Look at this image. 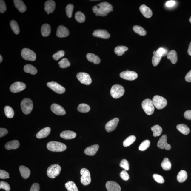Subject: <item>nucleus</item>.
Here are the masks:
<instances>
[{
  "label": "nucleus",
  "instance_id": "obj_8",
  "mask_svg": "<svg viewBox=\"0 0 191 191\" xmlns=\"http://www.w3.org/2000/svg\"><path fill=\"white\" fill-rule=\"evenodd\" d=\"M81 182L84 186H87L91 182L90 173L88 170L83 168L81 170Z\"/></svg>",
  "mask_w": 191,
  "mask_h": 191
},
{
  "label": "nucleus",
  "instance_id": "obj_14",
  "mask_svg": "<svg viewBox=\"0 0 191 191\" xmlns=\"http://www.w3.org/2000/svg\"><path fill=\"white\" fill-rule=\"evenodd\" d=\"M167 135H162L157 143V146L158 148L161 149H165L167 150H171V145L168 144L167 142Z\"/></svg>",
  "mask_w": 191,
  "mask_h": 191
},
{
  "label": "nucleus",
  "instance_id": "obj_58",
  "mask_svg": "<svg viewBox=\"0 0 191 191\" xmlns=\"http://www.w3.org/2000/svg\"><path fill=\"white\" fill-rule=\"evenodd\" d=\"M184 117L187 120H191V110H188L185 112Z\"/></svg>",
  "mask_w": 191,
  "mask_h": 191
},
{
  "label": "nucleus",
  "instance_id": "obj_62",
  "mask_svg": "<svg viewBox=\"0 0 191 191\" xmlns=\"http://www.w3.org/2000/svg\"><path fill=\"white\" fill-rule=\"evenodd\" d=\"M3 61V58L1 55H0V63H1Z\"/></svg>",
  "mask_w": 191,
  "mask_h": 191
},
{
  "label": "nucleus",
  "instance_id": "obj_25",
  "mask_svg": "<svg viewBox=\"0 0 191 191\" xmlns=\"http://www.w3.org/2000/svg\"><path fill=\"white\" fill-rule=\"evenodd\" d=\"M14 3L15 7L21 13H24L26 10V7L23 1L20 0H14Z\"/></svg>",
  "mask_w": 191,
  "mask_h": 191
},
{
  "label": "nucleus",
  "instance_id": "obj_5",
  "mask_svg": "<svg viewBox=\"0 0 191 191\" xmlns=\"http://www.w3.org/2000/svg\"><path fill=\"white\" fill-rule=\"evenodd\" d=\"M61 168L60 165L57 164H55L50 166L48 168L47 174L48 177L51 178H55L60 174Z\"/></svg>",
  "mask_w": 191,
  "mask_h": 191
},
{
  "label": "nucleus",
  "instance_id": "obj_49",
  "mask_svg": "<svg viewBox=\"0 0 191 191\" xmlns=\"http://www.w3.org/2000/svg\"><path fill=\"white\" fill-rule=\"evenodd\" d=\"M120 166L126 171H128L129 170V164L128 161L127 160L125 159L122 160L120 164Z\"/></svg>",
  "mask_w": 191,
  "mask_h": 191
},
{
  "label": "nucleus",
  "instance_id": "obj_52",
  "mask_svg": "<svg viewBox=\"0 0 191 191\" xmlns=\"http://www.w3.org/2000/svg\"><path fill=\"white\" fill-rule=\"evenodd\" d=\"M120 176L123 180L127 181L129 179V175L126 170L122 171L120 174Z\"/></svg>",
  "mask_w": 191,
  "mask_h": 191
},
{
  "label": "nucleus",
  "instance_id": "obj_35",
  "mask_svg": "<svg viewBox=\"0 0 191 191\" xmlns=\"http://www.w3.org/2000/svg\"><path fill=\"white\" fill-rule=\"evenodd\" d=\"M162 169L165 171H169L171 168V164L169 159L167 158H164L161 164Z\"/></svg>",
  "mask_w": 191,
  "mask_h": 191
},
{
  "label": "nucleus",
  "instance_id": "obj_38",
  "mask_svg": "<svg viewBox=\"0 0 191 191\" xmlns=\"http://www.w3.org/2000/svg\"><path fill=\"white\" fill-rule=\"evenodd\" d=\"M153 53V56L152 57V64L154 66H156L159 64L160 60H161L162 57L158 55L155 51H154Z\"/></svg>",
  "mask_w": 191,
  "mask_h": 191
},
{
  "label": "nucleus",
  "instance_id": "obj_43",
  "mask_svg": "<svg viewBox=\"0 0 191 191\" xmlns=\"http://www.w3.org/2000/svg\"><path fill=\"white\" fill-rule=\"evenodd\" d=\"M76 20L78 22L83 23L85 20V16L84 14L81 11H78L76 12L75 15Z\"/></svg>",
  "mask_w": 191,
  "mask_h": 191
},
{
  "label": "nucleus",
  "instance_id": "obj_40",
  "mask_svg": "<svg viewBox=\"0 0 191 191\" xmlns=\"http://www.w3.org/2000/svg\"><path fill=\"white\" fill-rule=\"evenodd\" d=\"M135 140H136V137L135 135H130L124 141L123 146L125 147L129 146L134 142Z\"/></svg>",
  "mask_w": 191,
  "mask_h": 191
},
{
  "label": "nucleus",
  "instance_id": "obj_57",
  "mask_svg": "<svg viewBox=\"0 0 191 191\" xmlns=\"http://www.w3.org/2000/svg\"><path fill=\"white\" fill-rule=\"evenodd\" d=\"M8 133V131L7 129L1 128L0 129V137L1 138L2 137L4 136Z\"/></svg>",
  "mask_w": 191,
  "mask_h": 191
},
{
  "label": "nucleus",
  "instance_id": "obj_1",
  "mask_svg": "<svg viewBox=\"0 0 191 191\" xmlns=\"http://www.w3.org/2000/svg\"><path fill=\"white\" fill-rule=\"evenodd\" d=\"M113 11L112 6L107 2H104L95 6L93 11L96 16L104 17Z\"/></svg>",
  "mask_w": 191,
  "mask_h": 191
},
{
  "label": "nucleus",
  "instance_id": "obj_37",
  "mask_svg": "<svg viewBox=\"0 0 191 191\" xmlns=\"http://www.w3.org/2000/svg\"><path fill=\"white\" fill-rule=\"evenodd\" d=\"M152 131L153 132V135L154 137L159 136L162 133V128L158 125L154 126L151 128Z\"/></svg>",
  "mask_w": 191,
  "mask_h": 191
},
{
  "label": "nucleus",
  "instance_id": "obj_18",
  "mask_svg": "<svg viewBox=\"0 0 191 191\" xmlns=\"http://www.w3.org/2000/svg\"><path fill=\"white\" fill-rule=\"evenodd\" d=\"M106 188L108 191H121L119 184L113 181H109L106 183Z\"/></svg>",
  "mask_w": 191,
  "mask_h": 191
},
{
  "label": "nucleus",
  "instance_id": "obj_23",
  "mask_svg": "<svg viewBox=\"0 0 191 191\" xmlns=\"http://www.w3.org/2000/svg\"><path fill=\"white\" fill-rule=\"evenodd\" d=\"M76 134L71 131H64L61 133L60 136L65 139H71L75 138Z\"/></svg>",
  "mask_w": 191,
  "mask_h": 191
},
{
  "label": "nucleus",
  "instance_id": "obj_53",
  "mask_svg": "<svg viewBox=\"0 0 191 191\" xmlns=\"http://www.w3.org/2000/svg\"><path fill=\"white\" fill-rule=\"evenodd\" d=\"M9 178V173L3 170H0V178L5 179Z\"/></svg>",
  "mask_w": 191,
  "mask_h": 191
},
{
  "label": "nucleus",
  "instance_id": "obj_31",
  "mask_svg": "<svg viewBox=\"0 0 191 191\" xmlns=\"http://www.w3.org/2000/svg\"><path fill=\"white\" fill-rule=\"evenodd\" d=\"M177 129L183 134L188 135L190 132V129L188 126L184 124H180L177 125Z\"/></svg>",
  "mask_w": 191,
  "mask_h": 191
},
{
  "label": "nucleus",
  "instance_id": "obj_51",
  "mask_svg": "<svg viewBox=\"0 0 191 191\" xmlns=\"http://www.w3.org/2000/svg\"><path fill=\"white\" fill-rule=\"evenodd\" d=\"M0 188L3 189L6 191H9L11 189L8 183L4 181H1L0 182Z\"/></svg>",
  "mask_w": 191,
  "mask_h": 191
},
{
  "label": "nucleus",
  "instance_id": "obj_29",
  "mask_svg": "<svg viewBox=\"0 0 191 191\" xmlns=\"http://www.w3.org/2000/svg\"><path fill=\"white\" fill-rule=\"evenodd\" d=\"M167 58L170 60L172 64H176L178 60L177 55L176 51L174 50H172L167 53Z\"/></svg>",
  "mask_w": 191,
  "mask_h": 191
},
{
  "label": "nucleus",
  "instance_id": "obj_48",
  "mask_svg": "<svg viewBox=\"0 0 191 191\" xmlns=\"http://www.w3.org/2000/svg\"><path fill=\"white\" fill-rule=\"evenodd\" d=\"M64 51L63 50H60L58 51L56 53L53 54V57L55 60L57 61L59 60L60 58L64 57Z\"/></svg>",
  "mask_w": 191,
  "mask_h": 191
},
{
  "label": "nucleus",
  "instance_id": "obj_16",
  "mask_svg": "<svg viewBox=\"0 0 191 191\" xmlns=\"http://www.w3.org/2000/svg\"><path fill=\"white\" fill-rule=\"evenodd\" d=\"M51 110L55 114L58 115H64L66 113L65 110L60 105L56 104L51 105Z\"/></svg>",
  "mask_w": 191,
  "mask_h": 191
},
{
  "label": "nucleus",
  "instance_id": "obj_56",
  "mask_svg": "<svg viewBox=\"0 0 191 191\" xmlns=\"http://www.w3.org/2000/svg\"><path fill=\"white\" fill-rule=\"evenodd\" d=\"M39 190L40 186L39 184L37 183H34L32 185L30 191H39Z\"/></svg>",
  "mask_w": 191,
  "mask_h": 191
},
{
  "label": "nucleus",
  "instance_id": "obj_36",
  "mask_svg": "<svg viewBox=\"0 0 191 191\" xmlns=\"http://www.w3.org/2000/svg\"><path fill=\"white\" fill-rule=\"evenodd\" d=\"M128 50V48L124 46H119L115 48L114 50L115 53L118 56H121L125 53V51Z\"/></svg>",
  "mask_w": 191,
  "mask_h": 191
},
{
  "label": "nucleus",
  "instance_id": "obj_27",
  "mask_svg": "<svg viewBox=\"0 0 191 191\" xmlns=\"http://www.w3.org/2000/svg\"><path fill=\"white\" fill-rule=\"evenodd\" d=\"M19 170L22 177L24 179H27L30 176V171L28 168L24 166H21L19 167Z\"/></svg>",
  "mask_w": 191,
  "mask_h": 191
},
{
  "label": "nucleus",
  "instance_id": "obj_60",
  "mask_svg": "<svg viewBox=\"0 0 191 191\" xmlns=\"http://www.w3.org/2000/svg\"><path fill=\"white\" fill-rule=\"evenodd\" d=\"M175 4V2L174 1H170L166 3V5L168 7H171L173 6Z\"/></svg>",
  "mask_w": 191,
  "mask_h": 191
},
{
  "label": "nucleus",
  "instance_id": "obj_30",
  "mask_svg": "<svg viewBox=\"0 0 191 191\" xmlns=\"http://www.w3.org/2000/svg\"><path fill=\"white\" fill-rule=\"evenodd\" d=\"M41 32L43 37H48L50 34L51 32L50 26L47 24H43L41 27Z\"/></svg>",
  "mask_w": 191,
  "mask_h": 191
},
{
  "label": "nucleus",
  "instance_id": "obj_47",
  "mask_svg": "<svg viewBox=\"0 0 191 191\" xmlns=\"http://www.w3.org/2000/svg\"><path fill=\"white\" fill-rule=\"evenodd\" d=\"M74 6L72 4H69L67 6L66 8L67 16L69 18H71L72 16L73 11L74 9Z\"/></svg>",
  "mask_w": 191,
  "mask_h": 191
},
{
  "label": "nucleus",
  "instance_id": "obj_45",
  "mask_svg": "<svg viewBox=\"0 0 191 191\" xmlns=\"http://www.w3.org/2000/svg\"><path fill=\"white\" fill-rule=\"evenodd\" d=\"M60 67L62 68H65L68 67L70 66V63L68 59L65 58L61 60L58 62Z\"/></svg>",
  "mask_w": 191,
  "mask_h": 191
},
{
  "label": "nucleus",
  "instance_id": "obj_3",
  "mask_svg": "<svg viewBox=\"0 0 191 191\" xmlns=\"http://www.w3.org/2000/svg\"><path fill=\"white\" fill-rule=\"evenodd\" d=\"M125 89L121 85L116 84L113 86L110 91V94L114 98L118 99L124 94Z\"/></svg>",
  "mask_w": 191,
  "mask_h": 191
},
{
  "label": "nucleus",
  "instance_id": "obj_33",
  "mask_svg": "<svg viewBox=\"0 0 191 191\" xmlns=\"http://www.w3.org/2000/svg\"><path fill=\"white\" fill-rule=\"evenodd\" d=\"M188 177L187 172L184 170H181L179 172L177 176V180L179 183L184 182Z\"/></svg>",
  "mask_w": 191,
  "mask_h": 191
},
{
  "label": "nucleus",
  "instance_id": "obj_34",
  "mask_svg": "<svg viewBox=\"0 0 191 191\" xmlns=\"http://www.w3.org/2000/svg\"><path fill=\"white\" fill-rule=\"evenodd\" d=\"M68 191H79L75 183L72 181H68L65 184Z\"/></svg>",
  "mask_w": 191,
  "mask_h": 191
},
{
  "label": "nucleus",
  "instance_id": "obj_44",
  "mask_svg": "<svg viewBox=\"0 0 191 191\" xmlns=\"http://www.w3.org/2000/svg\"><path fill=\"white\" fill-rule=\"evenodd\" d=\"M11 27L16 34H18L20 33V30L18 23L15 20H11L10 22Z\"/></svg>",
  "mask_w": 191,
  "mask_h": 191
},
{
  "label": "nucleus",
  "instance_id": "obj_15",
  "mask_svg": "<svg viewBox=\"0 0 191 191\" xmlns=\"http://www.w3.org/2000/svg\"><path fill=\"white\" fill-rule=\"evenodd\" d=\"M119 121V119L116 118L108 121L105 126L106 131L108 133H110L114 130L117 127Z\"/></svg>",
  "mask_w": 191,
  "mask_h": 191
},
{
  "label": "nucleus",
  "instance_id": "obj_41",
  "mask_svg": "<svg viewBox=\"0 0 191 191\" xmlns=\"http://www.w3.org/2000/svg\"><path fill=\"white\" fill-rule=\"evenodd\" d=\"M77 110L80 112L85 113L90 110V108L88 105L85 104H81L78 106Z\"/></svg>",
  "mask_w": 191,
  "mask_h": 191
},
{
  "label": "nucleus",
  "instance_id": "obj_13",
  "mask_svg": "<svg viewBox=\"0 0 191 191\" xmlns=\"http://www.w3.org/2000/svg\"><path fill=\"white\" fill-rule=\"evenodd\" d=\"M26 88V85L24 83L21 82H16L11 85L10 90L11 92L17 93L24 90Z\"/></svg>",
  "mask_w": 191,
  "mask_h": 191
},
{
  "label": "nucleus",
  "instance_id": "obj_55",
  "mask_svg": "<svg viewBox=\"0 0 191 191\" xmlns=\"http://www.w3.org/2000/svg\"><path fill=\"white\" fill-rule=\"evenodd\" d=\"M6 10V5L4 1L3 0H1L0 1V12L1 13H4Z\"/></svg>",
  "mask_w": 191,
  "mask_h": 191
},
{
  "label": "nucleus",
  "instance_id": "obj_63",
  "mask_svg": "<svg viewBox=\"0 0 191 191\" xmlns=\"http://www.w3.org/2000/svg\"><path fill=\"white\" fill-rule=\"evenodd\" d=\"M189 21H190V22L191 23V16L190 17V19H189Z\"/></svg>",
  "mask_w": 191,
  "mask_h": 191
},
{
  "label": "nucleus",
  "instance_id": "obj_24",
  "mask_svg": "<svg viewBox=\"0 0 191 191\" xmlns=\"http://www.w3.org/2000/svg\"><path fill=\"white\" fill-rule=\"evenodd\" d=\"M51 132V129L49 127H46L41 129L37 134L36 137L38 139H42L48 136Z\"/></svg>",
  "mask_w": 191,
  "mask_h": 191
},
{
  "label": "nucleus",
  "instance_id": "obj_11",
  "mask_svg": "<svg viewBox=\"0 0 191 191\" xmlns=\"http://www.w3.org/2000/svg\"><path fill=\"white\" fill-rule=\"evenodd\" d=\"M47 85L55 92L58 94H62L66 91V89L64 87L56 82L53 81L49 82L47 83Z\"/></svg>",
  "mask_w": 191,
  "mask_h": 191
},
{
  "label": "nucleus",
  "instance_id": "obj_59",
  "mask_svg": "<svg viewBox=\"0 0 191 191\" xmlns=\"http://www.w3.org/2000/svg\"><path fill=\"white\" fill-rule=\"evenodd\" d=\"M185 80L188 82H191V70L185 76Z\"/></svg>",
  "mask_w": 191,
  "mask_h": 191
},
{
  "label": "nucleus",
  "instance_id": "obj_6",
  "mask_svg": "<svg viewBox=\"0 0 191 191\" xmlns=\"http://www.w3.org/2000/svg\"><path fill=\"white\" fill-rule=\"evenodd\" d=\"M152 101L154 107L158 110H161L167 106V101L161 96L156 95L153 98Z\"/></svg>",
  "mask_w": 191,
  "mask_h": 191
},
{
  "label": "nucleus",
  "instance_id": "obj_46",
  "mask_svg": "<svg viewBox=\"0 0 191 191\" xmlns=\"http://www.w3.org/2000/svg\"><path fill=\"white\" fill-rule=\"evenodd\" d=\"M150 145V141L148 140H146L143 141L141 143L139 147V150L141 151H144L149 148Z\"/></svg>",
  "mask_w": 191,
  "mask_h": 191
},
{
  "label": "nucleus",
  "instance_id": "obj_9",
  "mask_svg": "<svg viewBox=\"0 0 191 191\" xmlns=\"http://www.w3.org/2000/svg\"><path fill=\"white\" fill-rule=\"evenodd\" d=\"M21 55L24 60L34 61L36 60V55L35 53L30 49L24 48L22 50Z\"/></svg>",
  "mask_w": 191,
  "mask_h": 191
},
{
  "label": "nucleus",
  "instance_id": "obj_22",
  "mask_svg": "<svg viewBox=\"0 0 191 191\" xmlns=\"http://www.w3.org/2000/svg\"><path fill=\"white\" fill-rule=\"evenodd\" d=\"M139 10L143 16L146 18H149L152 17L153 13L151 10L146 5H141L139 7Z\"/></svg>",
  "mask_w": 191,
  "mask_h": 191
},
{
  "label": "nucleus",
  "instance_id": "obj_50",
  "mask_svg": "<svg viewBox=\"0 0 191 191\" xmlns=\"http://www.w3.org/2000/svg\"><path fill=\"white\" fill-rule=\"evenodd\" d=\"M153 177L155 180L158 183L162 184L165 182V180H164L163 177L161 175L157 174H154L153 175Z\"/></svg>",
  "mask_w": 191,
  "mask_h": 191
},
{
  "label": "nucleus",
  "instance_id": "obj_28",
  "mask_svg": "<svg viewBox=\"0 0 191 191\" xmlns=\"http://www.w3.org/2000/svg\"><path fill=\"white\" fill-rule=\"evenodd\" d=\"M87 58L89 62H93L95 64H98L101 62L100 57L92 53H87Z\"/></svg>",
  "mask_w": 191,
  "mask_h": 191
},
{
  "label": "nucleus",
  "instance_id": "obj_10",
  "mask_svg": "<svg viewBox=\"0 0 191 191\" xmlns=\"http://www.w3.org/2000/svg\"><path fill=\"white\" fill-rule=\"evenodd\" d=\"M76 77L80 82L83 84L88 85H90L92 83L90 76L86 73H79L76 75Z\"/></svg>",
  "mask_w": 191,
  "mask_h": 191
},
{
  "label": "nucleus",
  "instance_id": "obj_4",
  "mask_svg": "<svg viewBox=\"0 0 191 191\" xmlns=\"http://www.w3.org/2000/svg\"><path fill=\"white\" fill-rule=\"evenodd\" d=\"M21 107L23 113L28 115L30 113L33 108V103L30 99L25 98L21 102Z\"/></svg>",
  "mask_w": 191,
  "mask_h": 191
},
{
  "label": "nucleus",
  "instance_id": "obj_2",
  "mask_svg": "<svg viewBox=\"0 0 191 191\" xmlns=\"http://www.w3.org/2000/svg\"><path fill=\"white\" fill-rule=\"evenodd\" d=\"M47 148L49 150L54 152H62L65 150L66 145L61 142L56 141H51L47 143Z\"/></svg>",
  "mask_w": 191,
  "mask_h": 191
},
{
  "label": "nucleus",
  "instance_id": "obj_19",
  "mask_svg": "<svg viewBox=\"0 0 191 191\" xmlns=\"http://www.w3.org/2000/svg\"><path fill=\"white\" fill-rule=\"evenodd\" d=\"M69 34V31L65 27L61 25L59 26L57 29L56 36L58 37H67Z\"/></svg>",
  "mask_w": 191,
  "mask_h": 191
},
{
  "label": "nucleus",
  "instance_id": "obj_20",
  "mask_svg": "<svg viewBox=\"0 0 191 191\" xmlns=\"http://www.w3.org/2000/svg\"><path fill=\"white\" fill-rule=\"evenodd\" d=\"M56 4L55 1L52 0H50L45 2V10L49 14L53 13L55 10Z\"/></svg>",
  "mask_w": 191,
  "mask_h": 191
},
{
  "label": "nucleus",
  "instance_id": "obj_61",
  "mask_svg": "<svg viewBox=\"0 0 191 191\" xmlns=\"http://www.w3.org/2000/svg\"><path fill=\"white\" fill-rule=\"evenodd\" d=\"M188 54L191 56V42L189 45V48L188 50Z\"/></svg>",
  "mask_w": 191,
  "mask_h": 191
},
{
  "label": "nucleus",
  "instance_id": "obj_39",
  "mask_svg": "<svg viewBox=\"0 0 191 191\" xmlns=\"http://www.w3.org/2000/svg\"><path fill=\"white\" fill-rule=\"evenodd\" d=\"M4 112L5 115L7 118H12L14 117V111L11 107L8 106H6L4 108Z\"/></svg>",
  "mask_w": 191,
  "mask_h": 191
},
{
  "label": "nucleus",
  "instance_id": "obj_17",
  "mask_svg": "<svg viewBox=\"0 0 191 191\" xmlns=\"http://www.w3.org/2000/svg\"><path fill=\"white\" fill-rule=\"evenodd\" d=\"M93 35L95 37L100 38L104 39H108L110 37V35L107 31L104 30H97L93 32Z\"/></svg>",
  "mask_w": 191,
  "mask_h": 191
},
{
  "label": "nucleus",
  "instance_id": "obj_12",
  "mask_svg": "<svg viewBox=\"0 0 191 191\" xmlns=\"http://www.w3.org/2000/svg\"><path fill=\"white\" fill-rule=\"evenodd\" d=\"M120 77L128 81H132L136 79L138 74L134 71H125L122 72L120 74Z\"/></svg>",
  "mask_w": 191,
  "mask_h": 191
},
{
  "label": "nucleus",
  "instance_id": "obj_54",
  "mask_svg": "<svg viewBox=\"0 0 191 191\" xmlns=\"http://www.w3.org/2000/svg\"><path fill=\"white\" fill-rule=\"evenodd\" d=\"M156 52L158 55L161 57L166 54H167V51L162 47H160L159 48H158L157 50L156 51Z\"/></svg>",
  "mask_w": 191,
  "mask_h": 191
},
{
  "label": "nucleus",
  "instance_id": "obj_26",
  "mask_svg": "<svg viewBox=\"0 0 191 191\" xmlns=\"http://www.w3.org/2000/svg\"><path fill=\"white\" fill-rule=\"evenodd\" d=\"M20 146V143L18 141L13 140L7 143L5 147L7 150H15L19 148Z\"/></svg>",
  "mask_w": 191,
  "mask_h": 191
},
{
  "label": "nucleus",
  "instance_id": "obj_32",
  "mask_svg": "<svg viewBox=\"0 0 191 191\" xmlns=\"http://www.w3.org/2000/svg\"><path fill=\"white\" fill-rule=\"evenodd\" d=\"M24 71L27 73H29L32 75L37 73V70L35 67L31 64H27L24 66Z\"/></svg>",
  "mask_w": 191,
  "mask_h": 191
},
{
  "label": "nucleus",
  "instance_id": "obj_21",
  "mask_svg": "<svg viewBox=\"0 0 191 191\" xmlns=\"http://www.w3.org/2000/svg\"><path fill=\"white\" fill-rule=\"evenodd\" d=\"M99 148V145L95 144L88 147L84 150L85 154L88 156H94L96 154Z\"/></svg>",
  "mask_w": 191,
  "mask_h": 191
},
{
  "label": "nucleus",
  "instance_id": "obj_7",
  "mask_svg": "<svg viewBox=\"0 0 191 191\" xmlns=\"http://www.w3.org/2000/svg\"><path fill=\"white\" fill-rule=\"evenodd\" d=\"M142 106L143 110L148 115H151L153 113L154 106L153 104L152 100L150 99H147L143 101Z\"/></svg>",
  "mask_w": 191,
  "mask_h": 191
},
{
  "label": "nucleus",
  "instance_id": "obj_42",
  "mask_svg": "<svg viewBox=\"0 0 191 191\" xmlns=\"http://www.w3.org/2000/svg\"><path fill=\"white\" fill-rule=\"evenodd\" d=\"M133 30L135 33L138 34L140 36H144L146 34V30L141 26L137 25L134 26Z\"/></svg>",
  "mask_w": 191,
  "mask_h": 191
}]
</instances>
